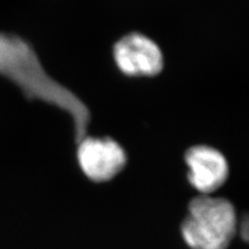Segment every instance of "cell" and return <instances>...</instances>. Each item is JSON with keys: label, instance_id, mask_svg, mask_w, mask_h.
<instances>
[{"label": "cell", "instance_id": "1", "mask_svg": "<svg viewBox=\"0 0 249 249\" xmlns=\"http://www.w3.org/2000/svg\"><path fill=\"white\" fill-rule=\"evenodd\" d=\"M0 75L17 87L28 100L40 101L68 113L76 142L88 135L90 113L76 93L48 74L36 51L17 35L0 33Z\"/></svg>", "mask_w": 249, "mask_h": 249}, {"label": "cell", "instance_id": "2", "mask_svg": "<svg viewBox=\"0 0 249 249\" xmlns=\"http://www.w3.org/2000/svg\"><path fill=\"white\" fill-rule=\"evenodd\" d=\"M238 231L231 201L201 196L193 198L182 223V237L191 249H227Z\"/></svg>", "mask_w": 249, "mask_h": 249}, {"label": "cell", "instance_id": "3", "mask_svg": "<svg viewBox=\"0 0 249 249\" xmlns=\"http://www.w3.org/2000/svg\"><path fill=\"white\" fill-rule=\"evenodd\" d=\"M112 57L120 71L129 77H154L164 69V54L153 38L129 33L116 41Z\"/></svg>", "mask_w": 249, "mask_h": 249}, {"label": "cell", "instance_id": "4", "mask_svg": "<svg viewBox=\"0 0 249 249\" xmlns=\"http://www.w3.org/2000/svg\"><path fill=\"white\" fill-rule=\"evenodd\" d=\"M77 144L78 164L82 173L93 182L111 180L126 166V152L110 137L85 135L78 140Z\"/></svg>", "mask_w": 249, "mask_h": 249}, {"label": "cell", "instance_id": "5", "mask_svg": "<svg viewBox=\"0 0 249 249\" xmlns=\"http://www.w3.org/2000/svg\"><path fill=\"white\" fill-rule=\"evenodd\" d=\"M185 161L189 169V183L204 196L218 190L228 180V161L214 147L192 146L186 152Z\"/></svg>", "mask_w": 249, "mask_h": 249}, {"label": "cell", "instance_id": "6", "mask_svg": "<svg viewBox=\"0 0 249 249\" xmlns=\"http://www.w3.org/2000/svg\"><path fill=\"white\" fill-rule=\"evenodd\" d=\"M238 228L240 230L241 237L246 243H249V214H245L242 217L240 224L238 223Z\"/></svg>", "mask_w": 249, "mask_h": 249}]
</instances>
